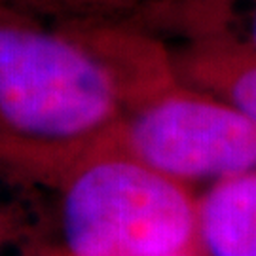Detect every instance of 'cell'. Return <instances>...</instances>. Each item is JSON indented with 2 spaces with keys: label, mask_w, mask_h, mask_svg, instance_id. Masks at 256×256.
I'll return each mask as SVG.
<instances>
[{
  "label": "cell",
  "mask_w": 256,
  "mask_h": 256,
  "mask_svg": "<svg viewBox=\"0 0 256 256\" xmlns=\"http://www.w3.org/2000/svg\"><path fill=\"white\" fill-rule=\"evenodd\" d=\"M0 178L54 194L64 256H137L200 239L196 188L112 150L101 129L59 140L0 135Z\"/></svg>",
  "instance_id": "cell-1"
},
{
  "label": "cell",
  "mask_w": 256,
  "mask_h": 256,
  "mask_svg": "<svg viewBox=\"0 0 256 256\" xmlns=\"http://www.w3.org/2000/svg\"><path fill=\"white\" fill-rule=\"evenodd\" d=\"M120 112L112 74L72 28L0 4V135L72 138Z\"/></svg>",
  "instance_id": "cell-2"
},
{
  "label": "cell",
  "mask_w": 256,
  "mask_h": 256,
  "mask_svg": "<svg viewBox=\"0 0 256 256\" xmlns=\"http://www.w3.org/2000/svg\"><path fill=\"white\" fill-rule=\"evenodd\" d=\"M101 135L116 152L194 188L256 169V124L184 82L173 55L129 90Z\"/></svg>",
  "instance_id": "cell-3"
},
{
  "label": "cell",
  "mask_w": 256,
  "mask_h": 256,
  "mask_svg": "<svg viewBox=\"0 0 256 256\" xmlns=\"http://www.w3.org/2000/svg\"><path fill=\"white\" fill-rule=\"evenodd\" d=\"M171 55L184 82L228 101L256 124V46L238 27L182 38Z\"/></svg>",
  "instance_id": "cell-4"
},
{
  "label": "cell",
  "mask_w": 256,
  "mask_h": 256,
  "mask_svg": "<svg viewBox=\"0 0 256 256\" xmlns=\"http://www.w3.org/2000/svg\"><path fill=\"white\" fill-rule=\"evenodd\" d=\"M198 236L207 256H256V169L200 194Z\"/></svg>",
  "instance_id": "cell-5"
},
{
  "label": "cell",
  "mask_w": 256,
  "mask_h": 256,
  "mask_svg": "<svg viewBox=\"0 0 256 256\" xmlns=\"http://www.w3.org/2000/svg\"><path fill=\"white\" fill-rule=\"evenodd\" d=\"M54 23L124 21L154 30L162 0H0Z\"/></svg>",
  "instance_id": "cell-6"
},
{
  "label": "cell",
  "mask_w": 256,
  "mask_h": 256,
  "mask_svg": "<svg viewBox=\"0 0 256 256\" xmlns=\"http://www.w3.org/2000/svg\"><path fill=\"white\" fill-rule=\"evenodd\" d=\"M243 0H162L158 32L173 30L180 38L210 34L236 27Z\"/></svg>",
  "instance_id": "cell-7"
},
{
  "label": "cell",
  "mask_w": 256,
  "mask_h": 256,
  "mask_svg": "<svg viewBox=\"0 0 256 256\" xmlns=\"http://www.w3.org/2000/svg\"><path fill=\"white\" fill-rule=\"evenodd\" d=\"M0 256H64L57 236L21 203H0Z\"/></svg>",
  "instance_id": "cell-8"
},
{
  "label": "cell",
  "mask_w": 256,
  "mask_h": 256,
  "mask_svg": "<svg viewBox=\"0 0 256 256\" xmlns=\"http://www.w3.org/2000/svg\"><path fill=\"white\" fill-rule=\"evenodd\" d=\"M137 256H207V252H205V248L202 247V243L198 239V241H194L190 245H184V247L160 250V252H148V254H137Z\"/></svg>",
  "instance_id": "cell-9"
},
{
  "label": "cell",
  "mask_w": 256,
  "mask_h": 256,
  "mask_svg": "<svg viewBox=\"0 0 256 256\" xmlns=\"http://www.w3.org/2000/svg\"><path fill=\"white\" fill-rule=\"evenodd\" d=\"M247 2V19H245V27L238 28L239 32L243 34V38H247L248 42L256 46V0H243Z\"/></svg>",
  "instance_id": "cell-10"
}]
</instances>
